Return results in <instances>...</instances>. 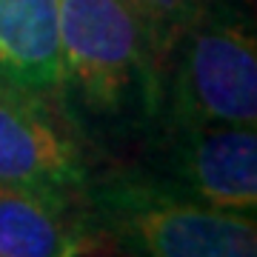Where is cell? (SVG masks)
<instances>
[{
	"label": "cell",
	"mask_w": 257,
	"mask_h": 257,
	"mask_svg": "<svg viewBox=\"0 0 257 257\" xmlns=\"http://www.w3.org/2000/svg\"><path fill=\"white\" fill-rule=\"evenodd\" d=\"M60 92L83 143H146L160 120V55L126 0H57Z\"/></svg>",
	"instance_id": "1"
},
{
	"label": "cell",
	"mask_w": 257,
	"mask_h": 257,
	"mask_svg": "<svg viewBox=\"0 0 257 257\" xmlns=\"http://www.w3.org/2000/svg\"><path fill=\"white\" fill-rule=\"evenodd\" d=\"M80 214L94 251L117 257H257L254 214L200 206L143 169L92 175L80 197Z\"/></svg>",
	"instance_id": "2"
},
{
	"label": "cell",
	"mask_w": 257,
	"mask_h": 257,
	"mask_svg": "<svg viewBox=\"0 0 257 257\" xmlns=\"http://www.w3.org/2000/svg\"><path fill=\"white\" fill-rule=\"evenodd\" d=\"M163 123H257L254 20L240 0H209L160 66ZM155 126V128H157Z\"/></svg>",
	"instance_id": "3"
},
{
	"label": "cell",
	"mask_w": 257,
	"mask_h": 257,
	"mask_svg": "<svg viewBox=\"0 0 257 257\" xmlns=\"http://www.w3.org/2000/svg\"><path fill=\"white\" fill-rule=\"evenodd\" d=\"M143 172L217 211L254 214L257 132L229 123H163L152 132Z\"/></svg>",
	"instance_id": "4"
},
{
	"label": "cell",
	"mask_w": 257,
	"mask_h": 257,
	"mask_svg": "<svg viewBox=\"0 0 257 257\" xmlns=\"http://www.w3.org/2000/svg\"><path fill=\"white\" fill-rule=\"evenodd\" d=\"M89 180V146L57 100L0 86V186L77 203Z\"/></svg>",
	"instance_id": "5"
},
{
	"label": "cell",
	"mask_w": 257,
	"mask_h": 257,
	"mask_svg": "<svg viewBox=\"0 0 257 257\" xmlns=\"http://www.w3.org/2000/svg\"><path fill=\"white\" fill-rule=\"evenodd\" d=\"M60 74L57 0H0V86L57 100Z\"/></svg>",
	"instance_id": "6"
},
{
	"label": "cell",
	"mask_w": 257,
	"mask_h": 257,
	"mask_svg": "<svg viewBox=\"0 0 257 257\" xmlns=\"http://www.w3.org/2000/svg\"><path fill=\"white\" fill-rule=\"evenodd\" d=\"M94 243L83 226L80 200L0 186V257H92Z\"/></svg>",
	"instance_id": "7"
},
{
	"label": "cell",
	"mask_w": 257,
	"mask_h": 257,
	"mask_svg": "<svg viewBox=\"0 0 257 257\" xmlns=\"http://www.w3.org/2000/svg\"><path fill=\"white\" fill-rule=\"evenodd\" d=\"M126 3L138 12V18L149 29L152 43L163 60L175 37L200 15V9L209 0H126Z\"/></svg>",
	"instance_id": "8"
}]
</instances>
